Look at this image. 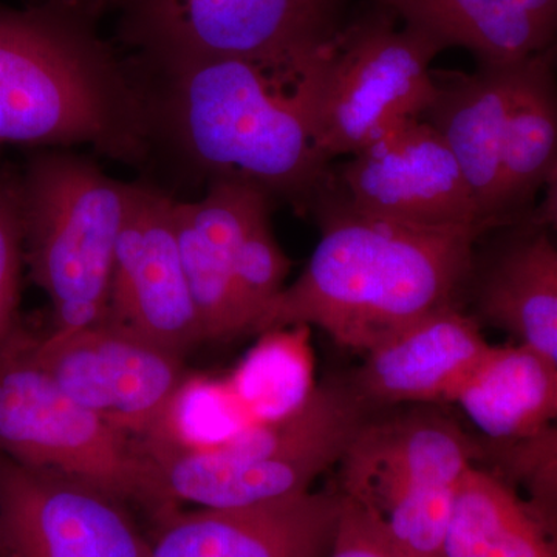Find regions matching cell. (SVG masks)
Listing matches in <instances>:
<instances>
[{"mask_svg":"<svg viewBox=\"0 0 557 557\" xmlns=\"http://www.w3.org/2000/svg\"><path fill=\"white\" fill-rule=\"evenodd\" d=\"M329 186L350 207L413 228L490 225L445 139L428 121H405L330 166Z\"/></svg>","mask_w":557,"mask_h":557,"instance_id":"obj_11","label":"cell"},{"mask_svg":"<svg viewBox=\"0 0 557 557\" xmlns=\"http://www.w3.org/2000/svg\"><path fill=\"white\" fill-rule=\"evenodd\" d=\"M0 456L160 512L156 471L141 443L57 386L28 355L24 324L0 351Z\"/></svg>","mask_w":557,"mask_h":557,"instance_id":"obj_9","label":"cell"},{"mask_svg":"<svg viewBox=\"0 0 557 557\" xmlns=\"http://www.w3.org/2000/svg\"><path fill=\"white\" fill-rule=\"evenodd\" d=\"M397 21L379 5L346 22L304 78L314 145L330 164L421 119L434 98L442 47Z\"/></svg>","mask_w":557,"mask_h":557,"instance_id":"obj_7","label":"cell"},{"mask_svg":"<svg viewBox=\"0 0 557 557\" xmlns=\"http://www.w3.org/2000/svg\"><path fill=\"white\" fill-rule=\"evenodd\" d=\"M552 223L527 218L487 231L491 244L472 258L467 287L475 321L516 336L557 364V249Z\"/></svg>","mask_w":557,"mask_h":557,"instance_id":"obj_16","label":"cell"},{"mask_svg":"<svg viewBox=\"0 0 557 557\" xmlns=\"http://www.w3.org/2000/svg\"><path fill=\"white\" fill-rule=\"evenodd\" d=\"M369 417L346 384H321L287 416L260 421L215 445L164 435L141 440L159 486L157 518L178 504L237 508L307 493L339 463Z\"/></svg>","mask_w":557,"mask_h":557,"instance_id":"obj_4","label":"cell"},{"mask_svg":"<svg viewBox=\"0 0 557 557\" xmlns=\"http://www.w3.org/2000/svg\"><path fill=\"white\" fill-rule=\"evenodd\" d=\"M271 208V197L239 180H211L203 199L174 203L180 256L205 341L245 335L237 306V260L252 220Z\"/></svg>","mask_w":557,"mask_h":557,"instance_id":"obj_17","label":"cell"},{"mask_svg":"<svg viewBox=\"0 0 557 557\" xmlns=\"http://www.w3.org/2000/svg\"><path fill=\"white\" fill-rule=\"evenodd\" d=\"M516 64H478L472 73L432 69L435 95L423 119L445 139L480 215L493 226L502 215V178L509 100Z\"/></svg>","mask_w":557,"mask_h":557,"instance_id":"obj_18","label":"cell"},{"mask_svg":"<svg viewBox=\"0 0 557 557\" xmlns=\"http://www.w3.org/2000/svg\"><path fill=\"white\" fill-rule=\"evenodd\" d=\"M309 212L321 239L252 335L318 327L364 355L420 319L458 307L475 245L491 226L413 228L350 207L325 183Z\"/></svg>","mask_w":557,"mask_h":557,"instance_id":"obj_1","label":"cell"},{"mask_svg":"<svg viewBox=\"0 0 557 557\" xmlns=\"http://www.w3.org/2000/svg\"><path fill=\"white\" fill-rule=\"evenodd\" d=\"M403 24L478 64H516L555 46L557 0H375Z\"/></svg>","mask_w":557,"mask_h":557,"instance_id":"obj_19","label":"cell"},{"mask_svg":"<svg viewBox=\"0 0 557 557\" xmlns=\"http://www.w3.org/2000/svg\"><path fill=\"white\" fill-rule=\"evenodd\" d=\"M556 47L520 61L509 100L502 178V215L527 218L537 194L556 182Z\"/></svg>","mask_w":557,"mask_h":557,"instance_id":"obj_21","label":"cell"},{"mask_svg":"<svg viewBox=\"0 0 557 557\" xmlns=\"http://www.w3.org/2000/svg\"><path fill=\"white\" fill-rule=\"evenodd\" d=\"M491 348L472 314L446 307L366 351L344 384L369 416L456 403Z\"/></svg>","mask_w":557,"mask_h":557,"instance_id":"obj_14","label":"cell"},{"mask_svg":"<svg viewBox=\"0 0 557 557\" xmlns=\"http://www.w3.org/2000/svg\"><path fill=\"white\" fill-rule=\"evenodd\" d=\"M174 197L135 185L113 256L104 321L186 358L205 343L180 256Z\"/></svg>","mask_w":557,"mask_h":557,"instance_id":"obj_13","label":"cell"},{"mask_svg":"<svg viewBox=\"0 0 557 557\" xmlns=\"http://www.w3.org/2000/svg\"><path fill=\"white\" fill-rule=\"evenodd\" d=\"M445 557H557L552 528L515 487L478 465L454 497Z\"/></svg>","mask_w":557,"mask_h":557,"instance_id":"obj_22","label":"cell"},{"mask_svg":"<svg viewBox=\"0 0 557 557\" xmlns=\"http://www.w3.org/2000/svg\"><path fill=\"white\" fill-rule=\"evenodd\" d=\"M17 174L0 168V351L21 329V278L24 269Z\"/></svg>","mask_w":557,"mask_h":557,"instance_id":"obj_24","label":"cell"},{"mask_svg":"<svg viewBox=\"0 0 557 557\" xmlns=\"http://www.w3.org/2000/svg\"><path fill=\"white\" fill-rule=\"evenodd\" d=\"M135 185L64 150L33 153L17 174L24 260L50 300L53 332L104 319L116 240Z\"/></svg>","mask_w":557,"mask_h":557,"instance_id":"obj_5","label":"cell"},{"mask_svg":"<svg viewBox=\"0 0 557 557\" xmlns=\"http://www.w3.org/2000/svg\"><path fill=\"white\" fill-rule=\"evenodd\" d=\"M3 557H150V542L100 487L0 456Z\"/></svg>","mask_w":557,"mask_h":557,"instance_id":"obj_12","label":"cell"},{"mask_svg":"<svg viewBox=\"0 0 557 557\" xmlns=\"http://www.w3.org/2000/svg\"><path fill=\"white\" fill-rule=\"evenodd\" d=\"M343 497L338 523L330 544L329 557H417L399 547L379 520L359 507L357 502Z\"/></svg>","mask_w":557,"mask_h":557,"instance_id":"obj_25","label":"cell"},{"mask_svg":"<svg viewBox=\"0 0 557 557\" xmlns=\"http://www.w3.org/2000/svg\"><path fill=\"white\" fill-rule=\"evenodd\" d=\"M132 69L152 148L166 143L211 180H239L309 212L332 164L314 145L304 78L245 58Z\"/></svg>","mask_w":557,"mask_h":557,"instance_id":"obj_2","label":"cell"},{"mask_svg":"<svg viewBox=\"0 0 557 557\" xmlns=\"http://www.w3.org/2000/svg\"><path fill=\"white\" fill-rule=\"evenodd\" d=\"M104 10L97 0L0 2V145L148 159V109L131 62L102 38Z\"/></svg>","mask_w":557,"mask_h":557,"instance_id":"obj_3","label":"cell"},{"mask_svg":"<svg viewBox=\"0 0 557 557\" xmlns=\"http://www.w3.org/2000/svg\"><path fill=\"white\" fill-rule=\"evenodd\" d=\"M270 209L260 212L248 226L237 260L234 287L245 335L255 332L263 311L284 289L292 270V260L271 228Z\"/></svg>","mask_w":557,"mask_h":557,"instance_id":"obj_23","label":"cell"},{"mask_svg":"<svg viewBox=\"0 0 557 557\" xmlns=\"http://www.w3.org/2000/svg\"><path fill=\"white\" fill-rule=\"evenodd\" d=\"M28 355L78 405L127 437L159 434L186 384L185 358L102 321L36 338Z\"/></svg>","mask_w":557,"mask_h":557,"instance_id":"obj_10","label":"cell"},{"mask_svg":"<svg viewBox=\"0 0 557 557\" xmlns=\"http://www.w3.org/2000/svg\"><path fill=\"white\" fill-rule=\"evenodd\" d=\"M97 2H101V3H102V5H104V7H106V9H109V2H110V0H97Z\"/></svg>","mask_w":557,"mask_h":557,"instance_id":"obj_26","label":"cell"},{"mask_svg":"<svg viewBox=\"0 0 557 557\" xmlns=\"http://www.w3.org/2000/svg\"><path fill=\"white\" fill-rule=\"evenodd\" d=\"M456 403L496 445L536 437L555 426L557 364L522 344L493 346Z\"/></svg>","mask_w":557,"mask_h":557,"instance_id":"obj_20","label":"cell"},{"mask_svg":"<svg viewBox=\"0 0 557 557\" xmlns=\"http://www.w3.org/2000/svg\"><path fill=\"white\" fill-rule=\"evenodd\" d=\"M369 417L341 457L339 493L369 511L399 547L445 557L460 480L483 457L478 440L429 406Z\"/></svg>","mask_w":557,"mask_h":557,"instance_id":"obj_6","label":"cell"},{"mask_svg":"<svg viewBox=\"0 0 557 557\" xmlns=\"http://www.w3.org/2000/svg\"><path fill=\"white\" fill-rule=\"evenodd\" d=\"M132 64L245 58L304 76L344 27L346 0H110Z\"/></svg>","mask_w":557,"mask_h":557,"instance_id":"obj_8","label":"cell"},{"mask_svg":"<svg viewBox=\"0 0 557 557\" xmlns=\"http://www.w3.org/2000/svg\"><path fill=\"white\" fill-rule=\"evenodd\" d=\"M341 493H307L237 508L161 516L150 557H324L341 512Z\"/></svg>","mask_w":557,"mask_h":557,"instance_id":"obj_15","label":"cell"},{"mask_svg":"<svg viewBox=\"0 0 557 557\" xmlns=\"http://www.w3.org/2000/svg\"><path fill=\"white\" fill-rule=\"evenodd\" d=\"M0 557H3V553H2V542H0Z\"/></svg>","mask_w":557,"mask_h":557,"instance_id":"obj_27","label":"cell"}]
</instances>
